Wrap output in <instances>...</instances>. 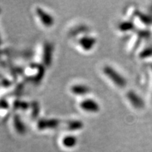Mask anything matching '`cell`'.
Returning a JSON list of instances; mask_svg holds the SVG:
<instances>
[{
	"label": "cell",
	"instance_id": "obj_1",
	"mask_svg": "<svg viewBox=\"0 0 152 152\" xmlns=\"http://www.w3.org/2000/svg\"><path fill=\"white\" fill-rule=\"evenodd\" d=\"M103 71L104 75H105L108 78H109L112 83L115 86L120 87V88H123L126 86L127 82L125 80V77H123L116 70L114 69L110 66H105L103 68Z\"/></svg>",
	"mask_w": 152,
	"mask_h": 152
},
{
	"label": "cell",
	"instance_id": "obj_2",
	"mask_svg": "<svg viewBox=\"0 0 152 152\" xmlns=\"http://www.w3.org/2000/svg\"><path fill=\"white\" fill-rule=\"evenodd\" d=\"M36 14L38 17V18L40 20L41 23L45 26V27L49 28L52 27L54 24V19L53 18L52 15H50L49 13H47L46 11H45L40 7H37L35 9Z\"/></svg>",
	"mask_w": 152,
	"mask_h": 152
},
{
	"label": "cell",
	"instance_id": "obj_3",
	"mask_svg": "<svg viewBox=\"0 0 152 152\" xmlns=\"http://www.w3.org/2000/svg\"><path fill=\"white\" fill-rule=\"evenodd\" d=\"M80 109L84 111L88 112V113H95L99 111L100 106L99 104L92 99H85L82 101L80 104Z\"/></svg>",
	"mask_w": 152,
	"mask_h": 152
},
{
	"label": "cell",
	"instance_id": "obj_4",
	"mask_svg": "<svg viewBox=\"0 0 152 152\" xmlns=\"http://www.w3.org/2000/svg\"><path fill=\"white\" fill-rule=\"evenodd\" d=\"M96 40L95 38L90 36H85L80 39L79 45L85 51H89L94 47Z\"/></svg>",
	"mask_w": 152,
	"mask_h": 152
},
{
	"label": "cell",
	"instance_id": "obj_5",
	"mask_svg": "<svg viewBox=\"0 0 152 152\" xmlns=\"http://www.w3.org/2000/svg\"><path fill=\"white\" fill-rule=\"evenodd\" d=\"M127 97L128 100L132 104V106H134V108L137 109H142L144 106V102L142 100V99L138 96L136 93L133 92H129L127 94Z\"/></svg>",
	"mask_w": 152,
	"mask_h": 152
},
{
	"label": "cell",
	"instance_id": "obj_6",
	"mask_svg": "<svg viewBox=\"0 0 152 152\" xmlns=\"http://www.w3.org/2000/svg\"><path fill=\"white\" fill-rule=\"evenodd\" d=\"M59 125V121L56 119H45L39 121L38 123V128L41 129H47V128H56Z\"/></svg>",
	"mask_w": 152,
	"mask_h": 152
},
{
	"label": "cell",
	"instance_id": "obj_7",
	"mask_svg": "<svg viewBox=\"0 0 152 152\" xmlns=\"http://www.w3.org/2000/svg\"><path fill=\"white\" fill-rule=\"evenodd\" d=\"M52 58V46L50 44L45 45L43 51V61L47 66L50 65Z\"/></svg>",
	"mask_w": 152,
	"mask_h": 152
},
{
	"label": "cell",
	"instance_id": "obj_8",
	"mask_svg": "<svg viewBox=\"0 0 152 152\" xmlns=\"http://www.w3.org/2000/svg\"><path fill=\"white\" fill-rule=\"evenodd\" d=\"M71 91L75 95H85L90 92V88L86 85H75L71 87Z\"/></svg>",
	"mask_w": 152,
	"mask_h": 152
},
{
	"label": "cell",
	"instance_id": "obj_9",
	"mask_svg": "<svg viewBox=\"0 0 152 152\" xmlns=\"http://www.w3.org/2000/svg\"><path fill=\"white\" fill-rule=\"evenodd\" d=\"M77 143V139L75 136L73 135H68L66 136L63 139V144L66 147L68 148H72L74 147Z\"/></svg>",
	"mask_w": 152,
	"mask_h": 152
},
{
	"label": "cell",
	"instance_id": "obj_10",
	"mask_svg": "<svg viewBox=\"0 0 152 152\" xmlns=\"http://www.w3.org/2000/svg\"><path fill=\"white\" fill-rule=\"evenodd\" d=\"M14 122L15 128H16V130L18 131V132L22 133L26 131V128H25L23 123H22L21 120L20 119V118H19L18 115H16V116L14 117Z\"/></svg>",
	"mask_w": 152,
	"mask_h": 152
},
{
	"label": "cell",
	"instance_id": "obj_11",
	"mask_svg": "<svg viewBox=\"0 0 152 152\" xmlns=\"http://www.w3.org/2000/svg\"><path fill=\"white\" fill-rule=\"evenodd\" d=\"M68 128L71 130H77L83 128V123L80 121H73L68 125Z\"/></svg>",
	"mask_w": 152,
	"mask_h": 152
},
{
	"label": "cell",
	"instance_id": "obj_12",
	"mask_svg": "<svg viewBox=\"0 0 152 152\" xmlns=\"http://www.w3.org/2000/svg\"><path fill=\"white\" fill-rule=\"evenodd\" d=\"M133 28V24L131 22H123L122 23L120 24L119 28L120 30L123 32L129 31L131 30Z\"/></svg>",
	"mask_w": 152,
	"mask_h": 152
},
{
	"label": "cell",
	"instance_id": "obj_13",
	"mask_svg": "<svg viewBox=\"0 0 152 152\" xmlns=\"http://www.w3.org/2000/svg\"><path fill=\"white\" fill-rule=\"evenodd\" d=\"M0 43H1V42H0Z\"/></svg>",
	"mask_w": 152,
	"mask_h": 152
}]
</instances>
